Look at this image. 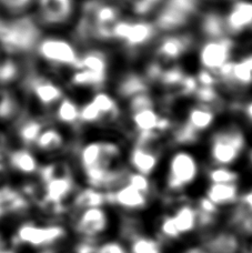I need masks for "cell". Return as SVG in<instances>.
<instances>
[{
	"instance_id": "obj_1",
	"label": "cell",
	"mask_w": 252,
	"mask_h": 253,
	"mask_svg": "<svg viewBox=\"0 0 252 253\" xmlns=\"http://www.w3.org/2000/svg\"><path fill=\"white\" fill-rule=\"evenodd\" d=\"M246 147V137L242 131L232 126L219 130L210 142V157L217 166L227 167L236 162Z\"/></svg>"
},
{
	"instance_id": "obj_2",
	"label": "cell",
	"mask_w": 252,
	"mask_h": 253,
	"mask_svg": "<svg viewBox=\"0 0 252 253\" xmlns=\"http://www.w3.org/2000/svg\"><path fill=\"white\" fill-rule=\"evenodd\" d=\"M199 162L187 150L175 151L168 165L167 186L171 191H180L196 181L199 174Z\"/></svg>"
},
{
	"instance_id": "obj_3",
	"label": "cell",
	"mask_w": 252,
	"mask_h": 253,
	"mask_svg": "<svg viewBox=\"0 0 252 253\" xmlns=\"http://www.w3.org/2000/svg\"><path fill=\"white\" fill-rule=\"evenodd\" d=\"M38 36V28L29 18L0 24V42L10 50H28L37 42Z\"/></svg>"
},
{
	"instance_id": "obj_4",
	"label": "cell",
	"mask_w": 252,
	"mask_h": 253,
	"mask_svg": "<svg viewBox=\"0 0 252 253\" xmlns=\"http://www.w3.org/2000/svg\"><path fill=\"white\" fill-rule=\"evenodd\" d=\"M157 28L154 22L146 20H121L111 27L112 39L123 42L127 48H140L155 37Z\"/></svg>"
},
{
	"instance_id": "obj_5",
	"label": "cell",
	"mask_w": 252,
	"mask_h": 253,
	"mask_svg": "<svg viewBox=\"0 0 252 253\" xmlns=\"http://www.w3.org/2000/svg\"><path fill=\"white\" fill-rule=\"evenodd\" d=\"M233 48L235 42L227 36L220 39L207 40L199 49V62L202 69L215 74L222 66L231 61Z\"/></svg>"
},
{
	"instance_id": "obj_6",
	"label": "cell",
	"mask_w": 252,
	"mask_h": 253,
	"mask_svg": "<svg viewBox=\"0 0 252 253\" xmlns=\"http://www.w3.org/2000/svg\"><path fill=\"white\" fill-rule=\"evenodd\" d=\"M66 236L64 228L51 225V227H38L35 224H24L17 230L16 241L20 245H27L35 248L47 247L57 242Z\"/></svg>"
},
{
	"instance_id": "obj_7",
	"label": "cell",
	"mask_w": 252,
	"mask_h": 253,
	"mask_svg": "<svg viewBox=\"0 0 252 253\" xmlns=\"http://www.w3.org/2000/svg\"><path fill=\"white\" fill-rule=\"evenodd\" d=\"M38 52L43 59L58 65L79 67L80 57L73 44L64 39L48 38L38 46Z\"/></svg>"
},
{
	"instance_id": "obj_8",
	"label": "cell",
	"mask_w": 252,
	"mask_h": 253,
	"mask_svg": "<svg viewBox=\"0 0 252 253\" xmlns=\"http://www.w3.org/2000/svg\"><path fill=\"white\" fill-rule=\"evenodd\" d=\"M226 30L239 35L252 28V0H236L226 16Z\"/></svg>"
},
{
	"instance_id": "obj_9",
	"label": "cell",
	"mask_w": 252,
	"mask_h": 253,
	"mask_svg": "<svg viewBox=\"0 0 252 253\" xmlns=\"http://www.w3.org/2000/svg\"><path fill=\"white\" fill-rule=\"evenodd\" d=\"M108 227V215L101 208L84 209L76 220L75 228L83 236L94 237L102 233Z\"/></svg>"
},
{
	"instance_id": "obj_10",
	"label": "cell",
	"mask_w": 252,
	"mask_h": 253,
	"mask_svg": "<svg viewBox=\"0 0 252 253\" xmlns=\"http://www.w3.org/2000/svg\"><path fill=\"white\" fill-rule=\"evenodd\" d=\"M129 162L134 171L143 175H149L159 165V155L151 146L134 144L129 153Z\"/></svg>"
},
{
	"instance_id": "obj_11",
	"label": "cell",
	"mask_w": 252,
	"mask_h": 253,
	"mask_svg": "<svg viewBox=\"0 0 252 253\" xmlns=\"http://www.w3.org/2000/svg\"><path fill=\"white\" fill-rule=\"evenodd\" d=\"M73 0H39V12L47 24H61L73 13Z\"/></svg>"
},
{
	"instance_id": "obj_12",
	"label": "cell",
	"mask_w": 252,
	"mask_h": 253,
	"mask_svg": "<svg viewBox=\"0 0 252 253\" xmlns=\"http://www.w3.org/2000/svg\"><path fill=\"white\" fill-rule=\"evenodd\" d=\"M193 43L190 35H171L161 40L157 52L166 60H175L184 55Z\"/></svg>"
},
{
	"instance_id": "obj_13",
	"label": "cell",
	"mask_w": 252,
	"mask_h": 253,
	"mask_svg": "<svg viewBox=\"0 0 252 253\" xmlns=\"http://www.w3.org/2000/svg\"><path fill=\"white\" fill-rule=\"evenodd\" d=\"M107 200L125 209H141L146 206V193L139 191L130 184L126 183L115 191L106 194Z\"/></svg>"
},
{
	"instance_id": "obj_14",
	"label": "cell",
	"mask_w": 252,
	"mask_h": 253,
	"mask_svg": "<svg viewBox=\"0 0 252 253\" xmlns=\"http://www.w3.org/2000/svg\"><path fill=\"white\" fill-rule=\"evenodd\" d=\"M190 20L191 18L189 16L164 3V7L157 13L154 24L157 30L169 33V31L183 28V27H186L190 22Z\"/></svg>"
},
{
	"instance_id": "obj_15",
	"label": "cell",
	"mask_w": 252,
	"mask_h": 253,
	"mask_svg": "<svg viewBox=\"0 0 252 253\" xmlns=\"http://www.w3.org/2000/svg\"><path fill=\"white\" fill-rule=\"evenodd\" d=\"M74 189V181L71 177L57 178L46 182L44 188V202L55 208H59L61 202L69 196Z\"/></svg>"
},
{
	"instance_id": "obj_16",
	"label": "cell",
	"mask_w": 252,
	"mask_h": 253,
	"mask_svg": "<svg viewBox=\"0 0 252 253\" xmlns=\"http://www.w3.org/2000/svg\"><path fill=\"white\" fill-rule=\"evenodd\" d=\"M215 120V112L212 108L205 105H199L191 108L188 112L186 123L198 132L208 130Z\"/></svg>"
},
{
	"instance_id": "obj_17",
	"label": "cell",
	"mask_w": 252,
	"mask_h": 253,
	"mask_svg": "<svg viewBox=\"0 0 252 253\" xmlns=\"http://www.w3.org/2000/svg\"><path fill=\"white\" fill-rule=\"evenodd\" d=\"M207 198L215 206L229 205L238 199V187L236 183H211Z\"/></svg>"
},
{
	"instance_id": "obj_18",
	"label": "cell",
	"mask_w": 252,
	"mask_h": 253,
	"mask_svg": "<svg viewBox=\"0 0 252 253\" xmlns=\"http://www.w3.org/2000/svg\"><path fill=\"white\" fill-rule=\"evenodd\" d=\"M201 30L208 39H220L226 37L227 30L224 17L217 12H208L202 17Z\"/></svg>"
},
{
	"instance_id": "obj_19",
	"label": "cell",
	"mask_w": 252,
	"mask_h": 253,
	"mask_svg": "<svg viewBox=\"0 0 252 253\" xmlns=\"http://www.w3.org/2000/svg\"><path fill=\"white\" fill-rule=\"evenodd\" d=\"M171 219L180 236L195 229L198 222V212L189 206L181 207L173 215H171Z\"/></svg>"
},
{
	"instance_id": "obj_20",
	"label": "cell",
	"mask_w": 252,
	"mask_h": 253,
	"mask_svg": "<svg viewBox=\"0 0 252 253\" xmlns=\"http://www.w3.org/2000/svg\"><path fill=\"white\" fill-rule=\"evenodd\" d=\"M239 248V242L235 234L221 232L213 236L207 242L209 253H236Z\"/></svg>"
},
{
	"instance_id": "obj_21",
	"label": "cell",
	"mask_w": 252,
	"mask_h": 253,
	"mask_svg": "<svg viewBox=\"0 0 252 253\" xmlns=\"http://www.w3.org/2000/svg\"><path fill=\"white\" fill-rule=\"evenodd\" d=\"M33 91L43 105H51L62 98V90L50 81L37 80L33 84Z\"/></svg>"
},
{
	"instance_id": "obj_22",
	"label": "cell",
	"mask_w": 252,
	"mask_h": 253,
	"mask_svg": "<svg viewBox=\"0 0 252 253\" xmlns=\"http://www.w3.org/2000/svg\"><path fill=\"white\" fill-rule=\"evenodd\" d=\"M147 79L143 77L130 74L121 80L118 87V92L124 98H133L141 93H147Z\"/></svg>"
},
{
	"instance_id": "obj_23",
	"label": "cell",
	"mask_w": 252,
	"mask_h": 253,
	"mask_svg": "<svg viewBox=\"0 0 252 253\" xmlns=\"http://www.w3.org/2000/svg\"><path fill=\"white\" fill-rule=\"evenodd\" d=\"M160 118L161 116L155 108H149V109L133 112L131 119L139 132H146V131H156L157 132Z\"/></svg>"
},
{
	"instance_id": "obj_24",
	"label": "cell",
	"mask_w": 252,
	"mask_h": 253,
	"mask_svg": "<svg viewBox=\"0 0 252 253\" xmlns=\"http://www.w3.org/2000/svg\"><path fill=\"white\" fill-rule=\"evenodd\" d=\"M233 216L236 223L244 231L252 232V189L242 196Z\"/></svg>"
},
{
	"instance_id": "obj_25",
	"label": "cell",
	"mask_w": 252,
	"mask_h": 253,
	"mask_svg": "<svg viewBox=\"0 0 252 253\" xmlns=\"http://www.w3.org/2000/svg\"><path fill=\"white\" fill-rule=\"evenodd\" d=\"M78 69L89 70L96 74L107 75L108 61L107 57L101 51L91 50L80 58Z\"/></svg>"
},
{
	"instance_id": "obj_26",
	"label": "cell",
	"mask_w": 252,
	"mask_h": 253,
	"mask_svg": "<svg viewBox=\"0 0 252 253\" xmlns=\"http://www.w3.org/2000/svg\"><path fill=\"white\" fill-rule=\"evenodd\" d=\"M9 161H10L12 168L22 173H34L38 169L36 158L27 150L11 152V155L9 156Z\"/></svg>"
},
{
	"instance_id": "obj_27",
	"label": "cell",
	"mask_w": 252,
	"mask_h": 253,
	"mask_svg": "<svg viewBox=\"0 0 252 253\" xmlns=\"http://www.w3.org/2000/svg\"><path fill=\"white\" fill-rule=\"evenodd\" d=\"M91 102L96 106L103 118H117L119 115V108L117 101L110 94L98 92L93 96Z\"/></svg>"
},
{
	"instance_id": "obj_28",
	"label": "cell",
	"mask_w": 252,
	"mask_h": 253,
	"mask_svg": "<svg viewBox=\"0 0 252 253\" xmlns=\"http://www.w3.org/2000/svg\"><path fill=\"white\" fill-rule=\"evenodd\" d=\"M107 201V197L94 189H84L76 197L75 205L83 209H89V208H101V206Z\"/></svg>"
},
{
	"instance_id": "obj_29",
	"label": "cell",
	"mask_w": 252,
	"mask_h": 253,
	"mask_svg": "<svg viewBox=\"0 0 252 253\" xmlns=\"http://www.w3.org/2000/svg\"><path fill=\"white\" fill-rule=\"evenodd\" d=\"M36 144L39 149L44 151H53L62 147L64 144V137L56 129L49 128L44 131H42L39 137L36 141Z\"/></svg>"
},
{
	"instance_id": "obj_30",
	"label": "cell",
	"mask_w": 252,
	"mask_h": 253,
	"mask_svg": "<svg viewBox=\"0 0 252 253\" xmlns=\"http://www.w3.org/2000/svg\"><path fill=\"white\" fill-rule=\"evenodd\" d=\"M107 75L96 74V72L79 69L71 79V83L79 87H100L105 84Z\"/></svg>"
},
{
	"instance_id": "obj_31",
	"label": "cell",
	"mask_w": 252,
	"mask_h": 253,
	"mask_svg": "<svg viewBox=\"0 0 252 253\" xmlns=\"http://www.w3.org/2000/svg\"><path fill=\"white\" fill-rule=\"evenodd\" d=\"M58 119L66 124H76L80 120V109L70 99H64L57 110Z\"/></svg>"
},
{
	"instance_id": "obj_32",
	"label": "cell",
	"mask_w": 252,
	"mask_h": 253,
	"mask_svg": "<svg viewBox=\"0 0 252 253\" xmlns=\"http://www.w3.org/2000/svg\"><path fill=\"white\" fill-rule=\"evenodd\" d=\"M228 83L242 87L250 85L252 84V71L240 60L233 61L232 72Z\"/></svg>"
},
{
	"instance_id": "obj_33",
	"label": "cell",
	"mask_w": 252,
	"mask_h": 253,
	"mask_svg": "<svg viewBox=\"0 0 252 253\" xmlns=\"http://www.w3.org/2000/svg\"><path fill=\"white\" fill-rule=\"evenodd\" d=\"M211 183H237L239 174L227 167L218 166L209 171Z\"/></svg>"
},
{
	"instance_id": "obj_34",
	"label": "cell",
	"mask_w": 252,
	"mask_h": 253,
	"mask_svg": "<svg viewBox=\"0 0 252 253\" xmlns=\"http://www.w3.org/2000/svg\"><path fill=\"white\" fill-rule=\"evenodd\" d=\"M174 141L180 144H192L197 142L199 138V132L192 129L187 123L179 126L174 131Z\"/></svg>"
},
{
	"instance_id": "obj_35",
	"label": "cell",
	"mask_w": 252,
	"mask_h": 253,
	"mask_svg": "<svg viewBox=\"0 0 252 253\" xmlns=\"http://www.w3.org/2000/svg\"><path fill=\"white\" fill-rule=\"evenodd\" d=\"M165 4L192 18L199 10L198 0H165Z\"/></svg>"
},
{
	"instance_id": "obj_36",
	"label": "cell",
	"mask_w": 252,
	"mask_h": 253,
	"mask_svg": "<svg viewBox=\"0 0 252 253\" xmlns=\"http://www.w3.org/2000/svg\"><path fill=\"white\" fill-rule=\"evenodd\" d=\"M42 131V126L38 121L31 120L21 126L19 131L20 138L25 143H33L37 141L39 134Z\"/></svg>"
},
{
	"instance_id": "obj_37",
	"label": "cell",
	"mask_w": 252,
	"mask_h": 253,
	"mask_svg": "<svg viewBox=\"0 0 252 253\" xmlns=\"http://www.w3.org/2000/svg\"><path fill=\"white\" fill-rule=\"evenodd\" d=\"M186 75H184L183 70L179 67H171L169 69L163 71V74L160 76V83L168 85V87H172V85H180L182 83V80Z\"/></svg>"
},
{
	"instance_id": "obj_38",
	"label": "cell",
	"mask_w": 252,
	"mask_h": 253,
	"mask_svg": "<svg viewBox=\"0 0 252 253\" xmlns=\"http://www.w3.org/2000/svg\"><path fill=\"white\" fill-rule=\"evenodd\" d=\"M132 253H160L158 242L150 238H137L131 246Z\"/></svg>"
},
{
	"instance_id": "obj_39",
	"label": "cell",
	"mask_w": 252,
	"mask_h": 253,
	"mask_svg": "<svg viewBox=\"0 0 252 253\" xmlns=\"http://www.w3.org/2000/svg\"><path fill=\"white\" fill-rule=\"evenodd\" d=\"M103 119L102 115L93 105L91 101L85 103V105L80 109V120L87 124L98 123Z\"/></svg>"
},
{
	"instance_id": "obj_40",
	"label": "cell",
	"mask_w": 252,
	"mask_h": 253,
	"mask_svg": "<svg viewBox=\"0 0 252 253\" xmlns=\"http://www.w3.org/2000/svg\"><path fill=\"white\" fill-rule=\"evenodd\" d=\"M129 108L131 112L143 110V109H149V108H155V102L152 100V98L148 93H141L138 96L130 99Z\"/></svg>"
},
{
	"instance_id": "obj_41",
	"label": "cell",
	"mask_w": 252,
	"mask_h": 253,
	"mask_svg": "<svg viewBox=\"0 0 252 253\" xmlns=\"http://www.w3.org/2000/svg\"><path fill=\"white\" fill-rule=\"evenodd\" d=\"M127 183L143 193H147L150 190L149 179L147 175L138 172H129L127 174Z\"/></svg>"
},
{
	"instance_id": "obj_42",
	"label": "cell",
	"mask_w": 252,
	"mask_h": 253,
	"mask_svg": "<svg viewBox=\"0 0 252 253\" xmlns=\"http://www.w3.org/2000/svg\"><path fill=\"white\" fill-rule=\"evenodd\" d=\"M195 96L199 99L200 105L208 106L218 100V92L214 87H200L195 93Z\"/></svg>"
},
{
	"instance_id": "obj_43",
	"label": "cell",
	"mask_w": 252,
	"mask_h": 253,
	"mask_svg": "<svg viewBox=\"0 0 252 253\" xmlns=\"http://www.w3.org/2000/svg\"><path fill=\"white\" fill-rule=\"evenodd\" d=\"M16 111V102L7 93L0 96V119H7Z\"/></svg>"
},
{
	"instance_id": "obj_44",
	"label": "cell",
	"mask_w": 252,
	"mask_h": 253,
	"mask_svg": "<svg viewBox=\"0 0 252 253\" xmlns=\"http://www.w3.org/2000/svg\"><path fill=\"white\" fill-rule=\"evenodd\" d=\"M18 75V68L16 63L11 60L4 61L0 65V83H10Z\"/></svg>"
},
{
	"instance_id": "obj_45",
	"label": "cell",
	"mask_w": 252,
	"mask_h": 253,
	"mask_svg": "<svg viewBox=\"0 0 252 253\" xmlns=\"http://www.w3.org/2000/svg\"><path fill=\"white\" fill-rule=\"evenodd\" d=\"M217 76L209 70L201 69L200 72H198L197 81L200 87H214L215 84H217Z\"/></svg>"
},
{
	"instance_id": "obj_46",
	"label": "cell",
	"mask_w": 252,
	"mask_h": 253,
	"mask_svg": "<svg viewBox=\"0 0 252 253\" xmlns=\"http://www.w3.org/2000/svg\"><path fill=\"white\" fill-rule=\"evenodd\" d=\"M161 231H163L166 237H168L170 239H175L179 237V233L173 225L171 216H166L164 219L163 223H161Z\"/></svg>"
},
{
	"instance_id": "obj_47",
	"label": "cell",
	"mask_w": 252,
	"mask_h": 253,
	"mask_svg": "<svg viewBox=\"0 0 252 253\" xmlns=\"http://www.w3.org/2000/svg\"><path fill=\"white\" fill-rule=\"evenodd\" d=\"M96 253H127V251L118 242H107L99 248Z\"/></svg>"
},
{
	"instance_id": "obj_48",
	"label": "cell",
	"mask_w": 252,
	"mask_h": 253,
	"mask_svg": "<svg viewBox=\"0 0 252 253\" xmlns=\"http://www.w3.org/2000/svg\"><path fill=\"white\" fill-rule=\"evenodd\" d=\"M0 2L11 10H20L28 6L30 0H0Z\"/></svg>"
},
{
	"instance_id": "obj_49",
	"label": "cell",
	"mask_w": 252,
	"mask_h": 253,
	"mask_svg": "<svg viewBox=\"0 0 252 253\" xmlns=\"http://www.w3.org/2000/svg\"><path fill=\"white\" fill-rule=\"evenodd\" d=\"M0 253H15L11 246L0 236Z\"/></svg>"
},
{
	"instance_id": "obj_50",
	"label": "cell",
	"mask_w": 252,
	"mask_h": 253,
	"mask_svg": "<svg viewBox=\"0 0 252 253\" xmlns=\"http://www.w3.org/2000/svg\"><path fill=\"white\" fill-rule=\"evenodd\" d=\"M244 112H245V115H246L247 118H248V120L252 124V100L249 101V102L247 103V105L245 106Z\"/></svg>"
},
{
	"instance_id": "obj_51",
	"label": "cell",
	"mask_w": 252,
	"mask_h": 253,
	"mask_svg": "<svg viewBox=\"0 0 252 253\" xmlns=\"http://www.w3.org/2000/svg\"><path fill=\"white\" fill-rule=\"evenodd\" d=\"M240 61L244 63L245 66H247L249 68V69L252 71V52L251 53H248V55L244 56L240 59Z\"/></svg>"
},
{
	"instance_id": "obj_52",
	"label": "cell",
	"mask_w": 252,
	"mask_h": 253,
	"mask_svg": "<svg viewBox=\"0 0 252 253\" xmlns=\"http://www.w3.org/2000/svg\"><path fill=\"white\" fill-rule=\"evenodd\" d=\"M187 253H205V252H202L201 250H198V249H191V250H189Z\"/></svg>"
},
{
	"instance_id": "obj_53",
	"label": "cell",
	"mask_w": 252,
	"mask_h": 253,
	"mask_svg": "<svg viewBox=\"0 0 252 253\" xmlns=\"http://www.w3.org/2000/svg\"><path fill=\"white\" fill-rule=\"evenodd\" d=\"M249 159H250V162H251V165H252V150L249 153Z\"/></svg>"
},
{
	"instance_id": "obj_54",
	"label": "cell",
	"mask_w": 252,
	"mask_h": 253,
	"mask_svg": "<svg viewBox=\"0 0 252 253\" xmlns=\"http://www.w3.org/2000/svg\"><path fill=\"white\" fill-rule=\"evenodd\" d=\"M2 169V165H1V156H0V171Z\"/></svg>"
},
{
	"instance_id": "obj_55",
	"label": "cell",
	"mask_w": 252,
	"mask_h": 253,
	"mask_svg": "<svg viewBox=\"0 0 252 253\" xmlns=\"http://www.w3.org/2000/svg\"><path fill=\"white\" fill-rule=\"evenodd\" d=\"M3 214V210L1 209V208H0V216H1Z\"/></svg>"
}]
</instances>
